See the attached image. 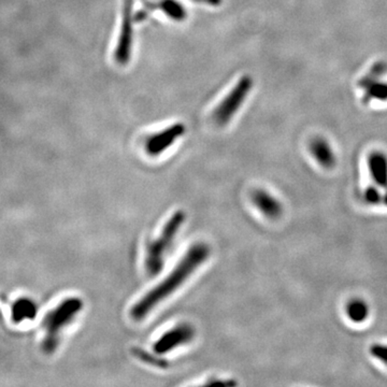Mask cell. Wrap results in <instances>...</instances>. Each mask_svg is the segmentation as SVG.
<instances>
[{
    "label": "cell",
    "instance_id": "cell-1",
    "mask_svg": "<svg viewBox=\"0 0 387 387\" xmlns=\"http://www.w3.org/2000/svg\"><path fill=\"white\" fill-rule=\"evenodd\" d=\"M210 253V248L205 244H194L192 248H188L186 255L183 256L168 277L144 295L132 307L130 312L132 319L135 321H141L146 315H149L154 308L167 299L190 279V275L207 261Z\"/></svg>",
    "mask_w": 387,
    "mask_h": 387
},
{
    "label": "cell",
    "instance_id": "cell-2",
    "mask_svg": "<svg viewBox=\"0 0 387 387\" xmlns=\"http://www.w3.org/2000/svg\"><path fill=\"white\" fill-rule=\"evenodd\" d=\"M82 307L83 302L80 298H67L46 315L42 321V329L44 331L42 350L44 353L51 354L57 350L61 331L66 328L67 325L70 324Z\"/></svg>",
    "mask_w": 387,
    "mask_h": 387
},
{
    "label": "cell",
    "instance_id": "cell-3",
    "mask_svg": "<svg viewBox=\"0 0 387 387\" xmlns=\"http://www.w3.org/2000/svg\"><path fill=\"white\" fill-rule=\"evenodd\" d=\"M186 219V212L181 210L175 212L166 222L159 236L151 240L146 246L144 265L149 275H157L163 268L166 255L178 236L179 230L182 228Z\"/></svg>",
    "mask_w": 387,
    "mask_h": 387
},
{
    "label": "cell",
    "instance_id": "cell-4",
    "mask_svg": "<svg viewBox=\"0 0 387 387\" xmlns=\"http://www.w3.org/2000/svg\"><path fill=\"white\" fill-rule=\"evenodd\" d=\"M253 88L251 77L244 76L237 82L235 88L229 92L228 95L221 101L215 113L213 119L217 124L224 126L235 117L238 110L241 108L248 97V93Z\"/></svg>",
    "mask_w": 387,
    "mask_h": 387
},
{
    "label": "cell",
    "instance_id": "cell-5",
    "mask_svg": "<svg viewBox=\"0 0 387 387\" xmlns=\"http://www.w3.org/2000/svg\"><path fill=\"white\" fill-rule=\"evenodd\" d=\"M195 336L196 330L192 325L188 323L177 325L166 331L165 334L161 335V338L156 341L153 346V352L156 355L169 353L180 346L190 344Z\"/></svg>",
    "mask_w": 387,
    "mask_h": 387
},
{
    "label": "cell",
    "instance_id": "cell-6",
    "mask_svg": "<svg viewBox=\"0 0 387 387\" xmlns=\"http://www.w3.org/2000/svg\"><path fill=\"white\" fill-rule=\"evenodd\" d=\"M384 71L381 65H377V68L371 69L359 81V88L363 90L364 103H386L387 80L383 78Z\"/></svg>",
    "mask_w": 387,
    "mask_h": 387
},
{
    "label": "cell",
    "instance_id": "cell-7",
    "mask_svg": "<svg viewBox=\"0 0 387 387\" xmlns=\"http://www.w3.org/2000/svg\"><path fill=\"white\" fill-rule=\"evenodd\" d=\"M186 134V126L180 123L171 125L157 134L152 135L146 142V151L150 156H159L176 143Z\"/></svg>",
    "mask_w": 387,
    "mask_h": 387
},
{
    "label": "cell",
    "instance_id": "cell-8",
    "mask_svg": "<svg viewBox=\"0 0 387 387\" xmlns=\"http://www.w3.org/2000/svg\"><path fill=\"white\" fill-rule=\"evenodd\" d=\"M368 169L375 186L383 190V204L387 206V155L384 152L373 151L367 159Z\"/></svg>",
    "mask_w": 387,
    "mask_h": 387
},
{
    "label": "cell",
    "instance_id": "cell-9",
    "mask_svg": "<svg viewBox=\"0 0 387 387\" xmlns=\"http://www.w3.org/2000/svg\"><path fill=\"white\" fill-rule=\"evenodd\" d=\"M252 202L267 219H278L282 215V204L267 190H254L252 192Z\"/></svg>",
    "mask_w": 387,
    "mask_h": 387
},
{
    "label": "cell",
    "instance_id": "cell-10",
    "mask_svg": "<svg viewBox=\"0 0 387 387\" xmlns=\"http://www.w3.org/2000/svg\"><path fill=\"white\" fill-rule=\"evenodd\" d=\"M132 0H126L125 3L124 22H123L122 34L119 38V48H117V57L119 63H125L128 61L132 50Z\"/></svg>",
    "mask_w": 387,
    "mask_h": 387
},
{
    "label": "cell",
    "instance_id": "cell-11",
    "mask_svg": "<svg viewBox=\"0 0 387 387\" xmlns=\"http://www.w3.org/2000/svg\"><path fill=\"white\" fill-rule=\"evenodd\" d=\"M310 152H311L313 159L323 168L331 169L336 166V154L331 148L330 143L324 138L319 137V138L312 140L310 143Z\"/></svg>",
    "mask_w": 387,
    "mask_h": 387
},
{
    "label": "cell",
    "instance_id": "cell-12",
    "mask_svg": "<svg viewBox=\"0 0 387 387\" xmlns=\"http://www.w3.org/2000/svg\"><path fill=\"white\" fill-rule=\"evenodd\" d=\"M369 307L363 299L354 298L346 305V315L353 323H364L369 317Z\"/></svg>",
    "mask_w": 387,
    "mask_h": 387
},
{
    "label": "cell",
    "instance_id": "cell-13",
    "mask_svg": "<svg viewBox=\"0 0 387 387\" xmlns=\"http://www.w3.org/2000/svg\"><path fill=\"white\" fill-rule=\"evenodd\" d=\"M161 7V10L172 20L183 21L186 17L184 7L177 0H163Z\"/></svg>",
    "mask_w": 387,
    "mask_h": 387
},
{
    "label": "cell",
    "instance_id": "cell-14",
    "mask_svg": "<svg viewBox=\"0 0 387 387\" xmlns=\"http://www.w3.org/2000/svg\"><path fill=\"white\" fill-rule=\"evenodd\" d=\"M34 315H36V306L32 304V300H19L13 308V319L15 321H20L25 317H32Z\"/></svg>",
    "mask_w": 387,
    "mask_h": 387
},
{
    "label": "cell",
    "instance_id": "cell-15",
    "mask_svg": "<svg viewBox=\"0 0 387 387\" xmlns=\"http://www.w3.org/2000/svg\"><path fill=\"white\" fill-rule=\"evenodd\" d=\"M134 352L135 355H136L137 357L140 358V359L143 361L144 363H148L150 364V365L155 366V367L161 368L166 367V366L168 365L167 361H163L161 358L157 357L155 353H148V352L142 351L140 348H136Z\"/></svg>",
    "mask_w": 387,
    "mask_h": 387
},
{
    "label": "cell",
    "instance_id": "cell-16",
    "mask_svg": "<svg viewBox=\"0 0 387 387\" xmlns=\"http://www.w3.org/2000/svg\"><path fill=\"white\" fill-rule=\"evenodd\" d=\"M364 199L368 205H380L383 204V192L377 186H369L364 192Z\"/></svg>",
    "mask_w": 387,
    "mask_h": 387
},
{
    "label": "cell",
    "instance_id": "cell-17",
    "mask_svg": "<svg viewBox=\"0 0 387 387\" xmlns=\"http://www.w3.org/2000/svg\"><path fill=\"white\" fill-rule=\"evenodd\" d=\"M370 354L373 357L377 358V361L387 365V346L375 344L370 348Z\"/></svg>",
    "mask_w": 387,
    "mask_h": 387
},
{
    "label": "cell",
    "instance_id": "cell-18",
    "mask_svg": "<svg viewBox=\"0 0 387 387\" xmlns=\"http://www.w3.org/2000/svg\"><path fill=\"white\" fill-rule=\"evenodd\" d=\"M194 1H197V3H206V5L210 6H219L221 3V0H194Z\"/></svg>",
    "mask_w": 387,
    "mask_h": 387
}]
</instances>
